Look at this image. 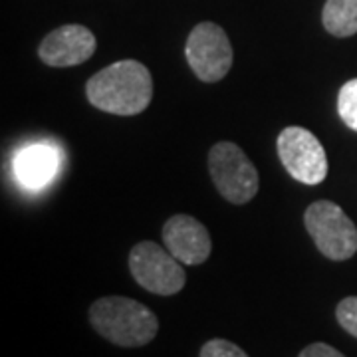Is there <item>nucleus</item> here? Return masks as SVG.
Wrapping results in <instances>:
<instances>
[{
    "label": "nucleus",
    "mask_w": 357,
    "mask_h": 357,
    "mask_svg": "<svg viewBox=\"0 0 357 357\" xmlns=\"http://www.w3.org/2000/svg\"><path fill=\"white\" fill-rule=\"evenodd\" d=\"M89 103L105 114L137 115L153 98V79L137 60H121L100 70L86 84Z\"/></svg>",
    "instance_id": "nucleus-1"
},
{
    "label": "nucleus",
    "mask_w": 357,
    "mask_h": 357,
    "mask_svg": "<svg viewBox=\"0 0 357 357\" xmlns=\"http://www.w3.org/2000/svg\"><path fill=\"white\" fill-rule=\"evenodd\" d=\"M89 324L103 340L119 347H141L153 342L159 319L145 304L126 296H107L89 307Z\"/></svg>",
    "instance_id": "nucleus-2"
},
{
    "label": "nucleus",
    "mask_w": 357,
    "mask_h": 357,
    "mask_svg": "<svg viewBox=\"0 0 357 357\" xmlns=\"http://www.w3.org/2000/svg\"><path fill=\"white\" fill-rule=\"evenodd\" d=\"M208 173L217 191L232 204L250 203L260 187L256 167L232 141H220L211 147Z\"/></svg>",
    "instance_id": "nucleus-3"
},
{
    "label": "nucleus",
    "mask_w": 357,
    "mask_h": 357,
    "mask_svg": "<svg viewBox=\"0 0 357 357\" xmlns=\"http://www.w3.org/2000/svg\"><path fill=\"white\" fill-rule=\"evenodd\" d=\"M307 234L326 258L342 262L357 252V227L342 206L332 201H316L304 213Z\"/></svg>",
    "instance_id": "nucleus-4"
},
{
    "label": "nucleus",
    "mask_w": 357,
    "mask_h": 357,
    "mask_svg": "<svg viewBox=\"0 0 357 357\" xmlns=\"http://www.w3.org/2000/svg\"><path fill=\"white\" fill-rule=\"evenodd\" d=\"M129 272L141 288L157 296L178 294L187 282L183 262L151 241H143L131 248Z\"/></svg>",
    "instance_id": "nucleus-5"
},
{
    "label": "nucleus",
    "mask_w": 357,
    "mask_h": 357,
    "mask_svg": "<svg viewBox=\"0 0 357 357\" xmlns=\"http://www.w3.org/2000/svg\"><path fill=\"white\" fill-rule=\"evenodd\" d=\"M276 147L284 169L298 183L319 185L328 177V155L312 131L298 126L282 129Z\"/></svg>",
    "instance_id": "nucleus-6"
},
{
    "label": "nucleus",
    "mask_w": 357,
    "mask_h": 357,
    "mask_svg": "<svg viewBox=\"0 0 357 357\" xmlns=\"http://www.w3.org/2000/svg\"><path fill=\"white\" fill-rule=\"evenodd\" d=\"M185 56L192 74L204 84H215L232 68V46L227 32L215 22H201L191 30Z\"/></svg>",
    "instance_id": "nucleus-7"
},
{
    "label": "nucleus",
    "mask_w": 357,
    "mask_h": 357,
    "mask_svg": "<svg viewBox=\"0 0 357 357\" xmlns=\"http://www.w3.org/2000/svg\"><path fill=\"white\" fill-rule=\"evenodd\" d=\"M93 32L82 24H66L52 30L38 48L40 60L52 68H72L88 62L96 52Z\"/></svg>",
    "instance_id": "nucleus-8"
},
{
    "label": "nucleus",
    "mask_w": 357,
    "mask_h": 357,
    "mask_svg": "<svg viewBox=\"0 0 357 357\" xmlns=\"http://www.w3.org/2000/svg\"><path fill=\"white\" fill-rule=\"evenodd\" d=\"M163 243L178 262L189 266L206 262L213 250L206 227L189 215H175L167 220L163 227Z\"/></svg>",
    "instance_id": "nucleus-9"
},
{
    "label": "nucleus",
    "mask_w": 357,
    "mask_h": 357,
    "mask_svg": "<svg viewBox=\"0 0 357 357\" xmlns=\"http://www.w3.org/2000/svg\"><path fill=\"white\" fill-rule=\"evenodd\" d=\"M60 157L50 145H30L14 157V175L28 189H42L58 173Z\"/></svg>",
    "instance_id": "nucleus-10"
},
{
    "label": "nucleus",
    "mask_w": 357,
    "mask_h": 357,
    "mask_svg": "<svg viewBox=\"0 0 357 357\" xmlns=\"http://www.w3.org/2000/svg\"><path fill=\"white\" fill-rule=\"evenodd\" d=\"M324 28L337 38L357 34V0H326L321 10Z\"/></svg>",
    "instance_id": "nucleus-11"
},
{
    "label": "nucleus",
    "mask_w": 357,
    "mask_h": 357,
    "mask_svg": "<svg viewBox=\"0 0 357 357\" xmlns=\"http://www.w3.org/2000/svg\"><path fill=\"white\" fill-rule=\"evenodd\" d=\"M337 114L345 126L357 131V77L345 82L337 93Z\"/></svg>",
    "instance_id": "nucleus-12"
},
{
    "label": "nucleus",
    "mask_w": 357,
    "mask_h": 357,
    "mask_svg": "<svg viewBox=\"0 0 357 357\" xmlns=\"http://www.w3.org/2000/svg\"><path fill=\"white\" fill-rule=\"evenodd\" d=\"M335 318L337 324L344 328L345 332L357 337V296L344 298L337 307H335Z\"/></svg>",
    "instance_id": "nucleus-13"
},
{
    "label": "nucleus",
    "mask_w": 357,
    "mask_h": 357,
    "mask_svg": "<svg viewBox=\"0 0 357 357\" xmlns=\"http://www.w3.org/2000/svg\"><path fill=\"white\" fill-rule=\"evenodd\" d=\"M199 357H248V354L241 349L236 344H232L229 340H211L201 347V356Z\"/></svg>",
    "instance_id": "nucleus-14"
},
{
    "label": "nucleus",
    "mask_w": 357,
    "mask_h": 357,
    "mask_svg": "<svg viewBox=\"0 0 357 357\" xmlns=\"http://www.w3.org/2000/svg\"><path fill=\"white\" fill-rule=\"evenodd\" d=\"M298 357H345L342 351H337L335 347L328 344H310L307 347H304L302 351H300V356Z\"/></svg>",
    "instance_id": "nucleus-15"
}]
</instances>
